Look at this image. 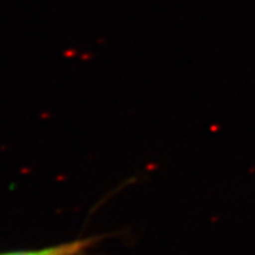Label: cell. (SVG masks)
<instances>
[{
    "label": "cell",
    "instance_id": "1",
    "mask_svg": "<svg viewBox=\"0 0 255 255\" xmlns=\"http://www.w3.org/2000/svg\"><path fill=\"white\" fill-rule=\"evenodd\" d=\"M95 242L97 239L91 237V239L74 240L71 242H63V244L40 249L3 252L0 253V255H88L89 250L94 246Z\"/></svg>",
    "mask_w": 255,
    "mask_h": 255
}]
</instances>
